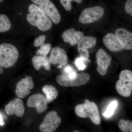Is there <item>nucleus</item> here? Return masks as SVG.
Masks as SVG:
<instances>
[{"label": "nucleus", "mask_w": 132, "mask_h": 132, "mask_svg": "<svg viewBox=\"0 0 132 132\" xmlns=\"http://www.w3.org/2000/svg\"><path fill=\"white\" fill-rule=\"evenodd\" d=\"M28 11L29 13L27 15V19L31 25L42 31H47L52 28L51 20L38 6L31 4L29 6Z\"/></svg>", "instance_id": "nucleus-1"}, {"label": "nucleus", "mask_w": 132, "mask_h": 132, "mask_svg": "<svg viewBox=\"0 0 132 132\" xmlns=\"http://www.w3.org/2000/svg\"><path fill=\"white\" fill-rule=\"evenodd\" d=\"M75 113L81 118H89L94 124L99 125L101 119L99 114L98 108L97 104L88 100H85V103L79 104L75 107Z\"/></svg>", "instance_id": "nucleus-2"}, {"label": "nucleus", "mask_w": 132, "mask_h": 132, "mask_svg": "<svg viewBox=\"0 0 132 132\" xmlns=\"http://www.w3.org/2000/svg\"><path fill=\"white\" fill-rule=\"evenodd\" d=\"M19 57L18 49L9 43L0 45V67L9 68L17 61Z\"/></svg>", "instance_id": "nucleus-3"}, {"label": "nucleus", "mask_w": 132, "mask_h": 132, "mask_svg": "<svg viewBox=\"0 0 132 132\" xmlns=\"http://www.w3.org/2000/svg\"><path fill=\"white\" fill-rule=\"evenodd\" d=\"M116 88L119 94L123 97H130L132 91V72L128 70L121 71L119 79L117 81Z\"/></svg>", "instance_id": "nucleus-4"}, {"label": "nucleus", "mask_w": 132, "mask_h": 132, "mask_svg": "<svg viewBox=\"0 0 132 132\" xmlns=\"http://www.w3.org/2000/svg\"><path fill=\"white\" fill-rule=\"evenodd\" d=\"M90 79V75L87 73H78L75 78H70L66 75H59L56 81L59 85L64 87H76L86 85Z\"/></svg>", "instance_id": "nucleus-5"}, {"label": "nucleus", "mask_w": 132, "mask_h": 132, "mask_svg": "<svg viewBox=\"0 0 132 132\" xmlns=\"http://www.w3.org/2000/svg\"><path fill=\"white\" fill-rule=\"evenodd\" d=\"M32 2L39 5V7L49 17L55 24L60 23L61 16L58 9L50 0H31Z\"/></svg>", "instance_id": "nucleus-6"}, {"label": "nucleus", "mask_w": 132, "mask_h": 132, "mask_svg": "<svg viewBox=\"0 0 132 132\" xmlns=\"http://www.w3.org/2000/svg\"><path fill=\"white\" fill-rule=\"evenodd\" d=\"M104 14V10L101 6L85 9L81 14L79 21L83 24L93 23L101 19Z\"/></svg>", "instance_id": "nucleus-7"}, {"label": "nucleus", "mask_w": 132, "mask_h": 132, "mask_svg": "<svg viewBox=\"0 0 132 132\" xmlns=\"http://www.w3.org/2000/svg\"><path fill=\"white\" fill-rule=\"evenodd\" d=\"M61 122V119L57 112L50 111L45 116L43 121L39 126L42 132H53L58 128Z\"/></svg>", "instance_id": "nucleus-8"}, {"label": "nucleus", "mask_w": 132, "mask_h": 132, "mask_svg": "<svg viewBox=\"0 0 132 132\" xmlns=\"http://www.w3.org/2000/svg\"><path fill=\"white\" fill-rule=\"evenodd\" d=\"M34 86L32 78L30 76H26V78L20 81L16 85L15 94L19 98H23L29 94L30 91Z\"/></svg>", "instance_id": "nucleus-9"}, {"label": "nucleus", "mask_w": 132, "mask_h": 132, "mask_svg": "<svg viewBox=\"0 0 132 132\" xmlns=\"http://www.w3.org/2000/svg\"><path fill=\"white\" fill-rule=\"evenodd\" d=\"M96 59L98 64L97 71L101 75L104 76L107 72L109 67L111 63L112 58L105 50L100 48L97 52Z\"/></svg>", "instance_id": "nucleus-10"}, {"label": "nucleus", "mask_w": 132, "mask_h": 132, "mask_svg": "<svg viewBox=\"0 0 132 132\" xmlns=\"http://www.w3.org/2000/svg\"><path fill=\"white\" fill-rule=\"evenodd\" d=\"M47 102L46 97L40 94L31 95L28 99L27 105L29 108H35L39 113L45 112L47 108Z\"/></svg>", "instance_id": "nucleus-11"}, {"label": "nucleus", "mask_w": 132, "mask_h": 132, "mask_svg": "<svg viewBox=\"0 0 132 132\" xmlns=\"http://www.w3.org/2000/svg\"><path fill=\"white\" fill-rule=\"evenodd\" d=\"M49 60L50 63L59 65V68H62L66 65L68 61L65 51L59 47H54L52 49Z\"/></svg>", "instance_id": "nucleus-12"}, {"label": "nucleus", "mask_w": 132, "mask_h": 132, "mask_svg": "<svg viewBox=\"0 0 132 132\" xmlns=\"http://www.w3.org/2000/svg\"><path fill=\"white\" fill-rule=\"evenodd\" d=\"M5 111L8 115H15L17 117H22L25 111L24 103L20 99L16 98L10 101L6 106Z\"/></svg>", "instance_id": "nucleus-13"}, {"label": "nucleus", "mask_w": 132, "mask_h": 132, "mask_svg": "<svg viewBox=\"0 0 132 132\" xmlns=\"http://www.w3.org/2000/svg\"><path fill=\"white\" fill-rule=\"evenodd\" d=\"M115 36L123 49L131 50L132 49V33L123 28L117 29Z\"/></svg>", "instance_id": "nucleus-14"}, {"label": "nucleus", "mask_w": 132, "mask_h": 132, "mask_svg": "<svg viewBox=\"0 0 132 132\" xmlns=\"http://www.w3.org/2000/svg\"><path fill=\"white\" fill-rule=\"evenodd\" d=\"M83 37L84 34L82 32L75 31L73 28L65 30L62 35L64 42L68 43L72 46L78 45Z\"/></svg>", "instance_id": "nucleus-15"}, {"label": "nucleus", "mask_w": 132, "mask_h": 132, "mask_svg": "<svg viewBox=\"0 0 132 132\" xmlns=\"http://www.w3.org/2000/svg\"><path fill=\"white\" fill-rule=\"evenodd\" d=\"M103 41L105 46L112 52H120L124 49L115 35L112 33H108L103 38Z\"/></svg>", "instance_id": "nucleus-16"}, {"label": "nucleus", "mask_w": 132, "mask_h": 132, "mask_svg": "<svg viewBox=\"0 0 132 132\" xmlns=\"http://www.w3.org/2000/svg\"><path fill=\"white\" fill-rule=\"evenodd\" d=\"M32 63L34 67L37 71H39L42 67L47 71L50 70V62L46 56L35 55L32 59Z\"/></svg>", "instance_id": "nucleus-17"}, {"label": "nucleus", "mask_w": 132, "mask_h": 132, "mask_svg": "<svg viewBox=\"0 0 132 132\" xmlns=\"http://www.w3.org/2000/svg\"><path fill=\"white\" fill-rule=\"evenodd\" d=\"M97 39L93 36H84L78 44V50H87L88 48L94 47Z\"/></svg>", "instance_id": "nucleus-18"}, {"label": "nucleus", "mask_w": 132, "mask_h": 132, "mask_svg": "<svg viewBox=\"0 0 132 132\" xmlns=\"http://www.w3.org/2000/svg\"><path fill=\"white\" fill-rule=\"evenodd\" d=\"M42 91L46 95L47 103L53 101L57 98L59 94L57 89L52 85H45L42 88Z\"/></svg>", "instance_id": "nucleus-19"}, {"label": "nucleus", "mask_w": 132, "mask_h": 132, "mask_svg": "<svg viewBox=\"0 0 132 132\" xmlns=\"http://www.w3.org/2000/svg\"><path fill=\"white\" fill-rule=\"evenodd\" d=\"M12 27L8 17L5 14H0V32L9 31Z\"/></svg>", "instance_id": "nucleus-20"}, {"label": "nucleus", "mask_w": 132, "mask_h": 132, "mask_svg": "<svg viewBox=\"0 0 132 132\" xmlns=\"http://www.w3.org/2000/svg\"><path fill=\"white\" fill-rule=\"evenodd\" d=\"M118 125L123 132H132V122L131 121L121 119L119 121Z\"/></svg>", "instance_id": "nucleus-21"}, {"label": "nucleus", "mask_w": 132, "mask_h": 132, "mask_svg": "<svg viewBox=\"0 0 132 132\" xmlns=\"http://www.w3.org/2000/svg\"><path fill=\"white\" fill-rule=\"evenodd\" d=\"M118 105V102L117 101L114 100L111 102L107 108L106 110L103 113V116L107 118L111 117L114 113Z\"/></svg>", "instance_id": "nucleus-22"}, {"label": "nucleus", "mask_w": 132, "mask_h": 132, "mask_svg": "<svg viewBox=\"0 0 132 132\" xmlns=\"http://www.w3.org/2000/svg\"><path fill=\"white\" fill-rule=\"evenodd\" d=\"M51 45L50 43L43 44L40 46V48L36 52V54L38 55L46 56L50 52Z\"/></svg>", "instance_id": "nucleus-23"}, {"label": "nucleus", "mask_w": 132, "mask_h": 132, "mask_svg": "<svg viewBox=\"0 0 132 132\" xmlns=\"http://www.w3.org/2000/svg\"><path fill=\"white\" fill-rule=\"evenodd\" d=\"M78 73L70 65L65 66L63 69V74L70 78H75Z\"/></svg>", "instance_id": "nucleus-24"}, {"label": "nucleus", "mask_w": 132, "mask_h": 132, "mask_svg": "<svg viewBox=\"0 0 132 132\" xmlns=\"http://www.w3.org/2000/svg\"><path fill=\"white\" fill-rule=\"evenodd\" d=\"M86 62L87 61L81 57H79L75 59L74 63L79 71H83L86 68Z\"/></svg>", "instance_id": "nucleus-25"}, {"label": "nucleus", "mask_w": 132, "mask_h": 132, "mask_svg": "<svg viewBox=\"0 0 132 132\" xmlns=\"http://www.w3.org/2000/svg\"><path fill=\"white\" fill-rule=\"evenodd\" d=\"M61 3L64 8L67 11H71L72 9L71 2L72 1H74L78 3L82 2V0H60Z\"/></svg>", "instance_id": "nucleus-26"}, {"label": "nucleus", "mask_w": 132, "mask_h": 132, "mask_svg": "<svg viewBox=\"0 0 132 132\" xmlns=\"http://www.w3.org/2000/svg\"><path fill=\"white\" fill-rule=\"evenodd\" d=\"M46 37L45 35H41L38 38H36L34 42V46L36 47L41 46L42 45L44 44Z\"/></svg>", "instance_id": "nucleus-27"}, {"label": "nucleus", "mask_w": 132, "mask_h": 132, "mask_svg": "<svg viewBox=\"0 0 132 132\" xmlns=\"http://www.w3.org/2000/svg\"><path fill=\"white\" fill-rule=\"evenodd\" d=\"M125 9L126 12L132 15V0H127L125 3Z\"/></svg>", "instance_id": "nucleus-28"}, {"label": "nucleus", "mask_w": 132, "mask_h": 132, "mask_svg": "<svg viewBox=\"0 0 132 132\" xmlns=\"http://www.w3.org/2000/svg\"><path fill=\"white\" fill-rule=\"evenodd\" d=\"M3 72V69L2 67H0V74H1Z\"/></svg>", "instance_id": "nucleus-29"}, {"label": "nucleus", "mask_w": 132, "mask_h": 132, "mask_svg": "<svg viewBox=\"0 0 132 132\" xmlns=\"http://www.w3.org/2000/svg\"><path fill=\"white\" fill-rule=\"evenodd\" d=\"M73 132H80L79 131L77 130H76L75 131H74Z\"/></svg>", "instance_id": "nucleus-30"}, {"label": "nucleus", "mask_w": 132, "mask_h": 132, "mask_svg": "<svg viewBox=\"0 0 132 132\" xmlns=\"http://www.w3.org/2000/svg\"><path fill=\"white\" fill-rule=\"evenodd\" d=\"M3 1V0H0V2H2Z\"/></svg>", "instance_id": "nucleus-31"}]
</instances>
